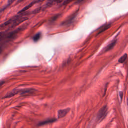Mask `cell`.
Masks as SVG:
<instances>
[{"label":"cell","instance_id":"obj_8","mask_svg":"<svg viewBox=\"0 0 128 128\" xmlns=\"http://www.w3.org/2000/svg\"><path fill=\"white\" fill-rule=\"evenodd\" d=\"M110 26H111V24H106L102 26L99 28V30L98 32V34H96V36L98 35L99 34L102 33V32H104L106 30L108 29L109 28H110Z\"/></svg>","mask_w":128,"mask_h":128},{"label":"cell","instance_id":"obj_4","mask_svg":"<svg viewBox=\"0 0 128 128\" xmlns=\"http://www.w3.org/2000/svg\"><path fill=\"white\" fill-rule=\"evenodd\" d=\"M78 11H79V10H78L74 13L71 16H70L65 21L62 22V25H68V24H71L73 22V20H74L76 16H77Z\"/></svg>","mask_w":128,"mask_h":128},{"label":"cell","instance_id":"obj_15","mask_svg":"<svg viewBox=\"0 0 128 128\" xmlns=\"http://www.w3.org/2000/svg\"><path fill=\"white\" fill-rule=\"evenodd\" d=\"M4 80H0V88L4 84Z\"/></svg>","mask_w":128,"mask_h":128},{"label":"cell","instance_id":"obj_6","mask_svg":"<svg viewBox=\"0 0 128 128\" xmlns=\"http://www.w3.org/2000/svg\"><path fill=\"white\" fill-rule=\"evenodd\" d=\"M117 39L116 38H115L108 45L104 48V52H107L108 51H110V50H111L115 46V45L116 44V42H117Z\"/></svg>","mask_w":128,"mask_h":128},{"label":"cell","instance_id":"obj_18","mask_svg":"<svg viewBox=\"0 0 128 128\" xmlns=\"http://www.w3.org/2000/svg\"><path fill=\"white\" fill-rule=\"evenodd\" d=\"M0 12H1V11H0Z\"/></svg>","mask_w":128,"mask_h":128},{"label":"cell","instance_id":"obj_11","mask_svg":"<svg viewBox=\"0 0 128 128\" xmlns=\"http://www.w3.org/2000/svg\"><path fill=\"white\" fill-rule=\"evenodd\" d=\"M42 36V34L41 32H38L36 35L34 36L32 38V40L34 42H36L41 38Z\"/></svg>","mask_w":128,"mask_h":128},{"label":"cell","instance_id":"obj_3","mask_svg":"<svg viewBox=\"0 0 128 128\" xmlns=\"http://www.w3.org/2000/svg\"><path fill=\"white\" fill-rule=\"evenodd\" d=\"M24 89H14L12 90V91L8 93L4 98H11L12 96H14L20 94H22V92H24Z\"/></svg>","mask_w":128,"mask_h":128},{"label":"cell","instance_id":"obj_2","mask_svg":"<svg viewBox=\"0 0 128 128\" xmlns=\"http://www.w3.org/2000/svg\"><path fill=\"white\" fill-rule=\"evenodd\" d=\"M108 108L107 106H104L98 111L97 114V119L99 122H101L106 118L108 114Z\"/></svg>","mask_w":128,"mask_h":128},{"label":"cell","instance_id":"obj_14","mask_svg":"<svg viewBox=\"0 0 128 128\" xmlns=\"http://www.w3.org/2000/svg\"><path fill=\"white\" fill-rule=\"evenodd\" d=\"M41 9H42V8H41V7L38 8H36V9L35 10H34V11L33 12V14H36L38 13V12H39L40 11Z\"/></svg>","mask_w":128,"mask_h":128},{"label":"cell","instance_id":"obj_10","mask_svg":"<svg viewBox=\"0 0 128 128\" xmlns=\"http://www.w3.org/2000/svg\"><path fill=\"white\" fill-rule=\"evenodd\" d=\"M63 0H48L46 4L48 6L50 7L51 6L54 2H56V3H60L62 2Z\"/></svg>","mask_w":128,"mask_h":128},{"label":"cell","instance_id":"obj_16","mask_svg":"<svg viewBox=\"0 0 128 128\" xmlns=\"http://www.w3.org/2000/svg\"><path fill=\"white\" fill-rule=\"evenodd\" d=\"M44 0H36V3H38L40 2H42Z\"/></svg>","mask_w":128,"mask_h":128},{"label":"cell","instance_id":"obj_12","mask_svg":"<svg viewBox=\"0 0 128 128\" xmlns=\"http://www.w3.org/2000/svg\"><path fill=\"white\" fill-rule=\"evenodd\" d=\"M128 57V55L126 54H125L124 55H123L122 57H120L119 60H118V62L120 63V64H122L124 63Z\"/></svg>","mask_w":128,"mask_h":128},{"label":"cell","instance_id":"obj_9","mask_svg":"<svg viewBox=\"0 0 128 128\" xmlns=\"http://www.w3.org/2000/svg\"><path fill=\"white\" fill-rule=\"evenodd\" d=\"M35 4H36V0L33 1L31 3H30L27 6H26V7H24V8H22V10H20L18 12V14H22V13H23V12H25L26 10H28L29 8H30L31 7H32Z\"/></svg>","mask_w":128,"mask_h":128},{"label":"cell","instance_id":"obj_19","mask_svg":"<svg viewBox=\"0 0 128 128\" xmlns=\"http://www.w3.org/2000/svg\"></svg>","mask_w":128,"mask_h":128},{"label":"cell","instance_id":"obj_13","mask_svg":"<svg viewBox=\"0 0 128 128\" xmlns=\"http://www.w3.org/2000/svg\"><path fill=\"white\" fill-rule=\"evenodd\" d=\"M74 0H64V2L63 3V5H66L68 4H70V2H72L74 1Z\"/></svg>","mask_w":128,"mask_h":128},{"label":"cell","instance_id":"obj_7","mask_svg":"<svg viewBox=\"0 0 128 128\" xmlns=\"http://www.w3.org/2000/svg\"><path fill=\"white\" fill-rule=\"evenodd\" d=\"M56 121V118H50L48 120H46L42 121L40 123H38V126H44V125H46L48 124H52L55 122Z\"/></svg>","mask_w":128,"mask_h":128},{"label":"cell","instance_id":"obj_1","mask_svg":"<svg viewBox=\"0 0 128 128\" xmlns=\"http://www.w3.org/2000/svg\"><path fill=\"white\" fill-rule=\"evenodd\" d=\"M26 27V25H24L12 32H0V52L2 50V48L6 44L14 40L18 34Z\"/></svg>","mask_w":128,"mask_h":128},{"label":"cell","instance_id":"obj_17","mask_svg":"<svg viewBox=\"0 0 128 128\" xmlns=\"http://www.w3.org/2000/svg\"><path fill=\"white\" fill-rule=\"evenodd\" d=\"M120 98H121V100H122V96H123V92H120Z\"/></svg>","mask_w":128,"mask_h":128},{"label":"cell","instance_id":"obj_5","mask_svg":"<svg viewBox=\"0 0 128 128\" xmlns=\"http://www.w3.org/2000/svg\"><path fill=\"white\" fill-rule=\"evenodd\" d=\"M70 108H67L66 109L63 110H60L58 111V118H62L64 117L70 112Z\"/></svg>","mask_w":128,"mask_h":128}]
</instances>
